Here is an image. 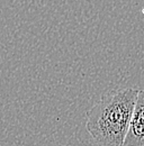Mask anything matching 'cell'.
Here are the masks:
<instances>
[{"mask_svg": "<svg viewBox=\"0 0 144 146\" xmlns=\"http://www.w3.org/2000/svg\"><path fill=\"white\" fill-rule=\"evenodd\" d=\"M139 89L115 88L105 92L87 113L86 127L97 146H123Z\"/></svg>", "mask_w": 144, "mask_h": 146, "instance_id": "1", "label": "cell"}, {"mask_svg": "<svg viewBox=\"0 0 144 146\" xmlns=\"http://www.w3.org/2000/svg\"><path fill=\"white\" fill-rule=\"evenodd\" d=\"M123 146H144V89L137 92Z\"/></svg>", "mask_w": 144, "mask_h": 146, "instance_id": "2", "label": "cell"}]
</instances>
